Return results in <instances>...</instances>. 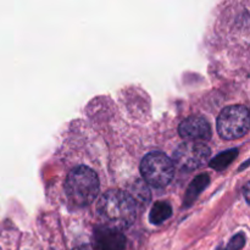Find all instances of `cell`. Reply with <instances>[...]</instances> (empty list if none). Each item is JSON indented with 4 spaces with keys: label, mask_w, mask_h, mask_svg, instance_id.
<instances>
[{
    "label": "cell",
    "mask_w": 250,
    "mask_h": 250,
    "mask_svg": "<svg viewBox=\"0 0 250 250\" xmlns=\"http://www.w3.org/2000/svg\"><path fill=\"white\" fill-rule=\"evenodd\" d=\"M98 212L105 224L104 226L122 232L136 221L137 205L128 193L111 189L100 198Z\"/></svg>",
    "instance_id": "obj_1"
},
{
    "label": "cell",
    "mask_w": 250,
    "mask_h": 250,
    "mask_svg": "<svg viewBox=\"0 0 250 250\" xmlns=\"http://www.w3.org/2000/svg\"><path fill=\"white\" fill-rule=\"evenodd\" d=\"M99 178L92 168L77 166L68 173L65 181V190L68 199L77 207L92 204L99 194Z\"/></svg>",
    "instance_id": "obj_2"
},
{
    "label": "cell",
    "mask_w": 250,
    "mask_h": 250,
    "mask_svg": "<svg viewBox=\"0 0 250 250\" xmlns=\"http://www.w3.org/2000/svg\"><path fill=\"white\" fill-rule=\"evenodd\" d=\"M141 173L150 186L163 188L173 178L175 165L166 154L153 151L144 156L141 164Z\"/></svg>",
    "instance_id": "obj_3"
},
{
    "label": "cell",
    "mask_w": 250,
    "mask_h": 250,
    "mask_svg": "<svg viewBox=\"0 0 250 250\" xmlns=\"http://www.w3.org/2000/svg\"><path fill=\"white\" fill-rule=\"evenodd\" d=\"M249 129V111L242 105L225 107L217 119V132L226 141L243 137Z\"/></svg>",
    "instance_id": "obj_4"
},
{
    "label": "cell",
    "mask_w": 250,
    "mask_h": 250,
    "mask_svg": "<svg viewBox=\"0 0 250 250\" xmlns=\"http://www.w3.org/2000/svg\"><path fill=\"white\" fill-rule=\"evenodd\" d=\"M210 149L200 142H186L173 151V165L182 171H194L204 166L210 159Z\"/></svg>",
    "instance_id": "obj_5"
},
{
    "label": "cell",
    "mask_w": 250,
    "mask_h": 250,
    "mask_svg": "<svg viewBox=\"0 0 250 250\" xmlns=\"http://www.w3.org/2000/svg\"><path fill=\"white\" fill-rule=\"evenodd\" d=\"M181 137L192 142L208 141L211 137L210 125L204 117L193 116L183 120L178 127Z\"/></svg>",
    "instance_id": "obj_6"
},
{
    "label": "cell",
    "mask_w": 250,
    "mask_h": 250,
    "mask_svg": "<svg viewBox=\"0 0 250 250\" xmlns=\"http://www.w3.org/2000/svg\"><path fill=\"white\" fill-rule=\"evenodd\" d=\"M94 248L97 250H126V238L121 231L102 226L94 231Z\"/></svg>",
    "instance_id": "obj_7"
},
{
    "label": "cell",
    "mask_w": 250,
    "mask_h": 250,
    "mask_svg": "<svg viewBox=\"0 0 250 250\" xmlns=\"http://www.w3.org/2000/svg\"><path fill=\"white\" fill-rule=\"evenodd\" d=\"M171 215H172V208L167 202H156L151 208L149 220L151 224L160 225L170 219Z\"/></svg>",
    "instance_id": "obj_8"
},
{
    "label": "cell",
    "mask_w": 250,
    "mask_h": 250,
    "mask_svg": "<svg viewBox=\"0 0 250 250\" xmlns=\"http://www.w3.org/2000/svg\"><path fill=\"white\" fill-rule=\"evenodd\" d=\"M210 178L208 175H200L190 183L189 188L187 190V194H186V199H185V205L188 207V205L192 204L195 199H197L198 195L203 192V190L207 188V186L209 185Z\"/></svg>",
    "instance_id": "obj_9"
},
{
    "label": "cell",
    "mask_w": 250,
    "mask_h": 250,
    "mask_svg": "<svg viewBox=\"0 0 250 250\" xmlns=\"http://www.w3.org/2000/svg\"><path fill=\"white\" fill-rule=\"evenodd\" d=\"M238 155V150L237 149H231V150H226L224 153H220L219 155L215 156L211 160L210 165L212 168L217 171L225 170L232 161L236 159V156Z\"/></svg>",
    "instance_id": "obj_10"
},
{
    "label": "cell",
    "mask_w": 250,
    "mask_h": 250,
    "mask_svg": "<svg viewBox=\"0 0 250 250\" xmlns=\"http://www.w3.org/2000/svg\"><path fill=\"white\" fill-rule=\"evenodd\" d=\"M244 242H246V239H244L243 234H237V236L233 237V239L229 242V247H227V248L224 249V250H239V249H242V248H243V246H244Z\"/></svg>",
    "instance_id": "obj_11"
},
{
    "label": "cell",
    "mask_w": 250,
    "mask_h": 250,
    "mask_svg": "<svg viewBox=\"0 0 250 250\" xmlns=\"http://www.w3.org/2000/svg\"><path fill=\"white\" fill-rule=\"evenodd\" d=\"M73 250H97V249L93 248V247L90 246H81V247H77V248H75Z\"/></svg>",
    "instance_id": "obj_12"
}]
</instances>
